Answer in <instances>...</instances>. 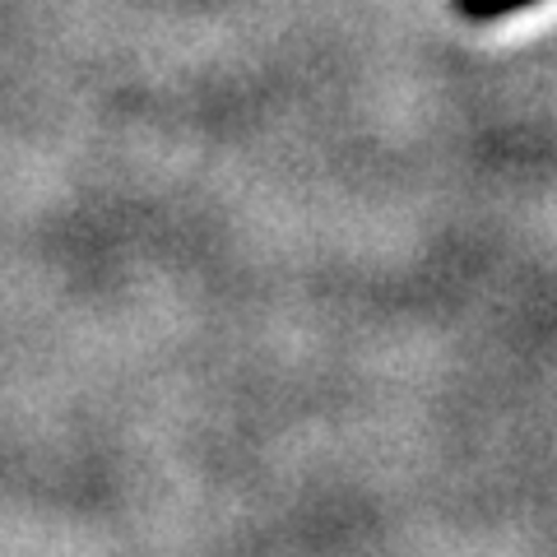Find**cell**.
Masks as SVG:
<instances>
[{
    "mask_svg": "<svg viewBox=\"0 0 557 557\" xmlns=\"http://www.w3.org/2000/svg\"><path fill=\"white\" fill-rule=\"evenodd\" d=\"M530 5H539V0H456V10L469 24H493V20H507V14L530 10Z\"/></svg>",
    "mask_w": 557,
    "mask_h": 557,
    "instance_id": "obj_1",
    "label": "cell"
}]
</instances>
